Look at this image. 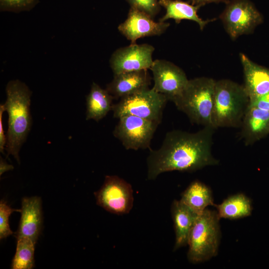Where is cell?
Segmentation results:
<instances>
[{
    "label": "cell",
    "instance_id": "cell-5",
    "mask_svg": "<svg viewBox=\"0 0 269 269\" xmlns=\"http://www.w3.org/2000/svg\"><path fill=\"white\" fill-rule=\"evenodd\" d=\"M220 218L217 212L206 209L199 215L190 231L187 258L193 264L215 257L220 238Z\"/></svg>",
    "mask_w": 269,
    "mask_h": 269
},
{
    "label": "cell",
    "instance_id": "cell-6",
    "mask_svg": "<svg viewBox=\"0 0 269 269\" xmlns=\"http://www.w3.org/2000/svg\"><path fill=\"white\" fill-rule=\"evenodd\" d=\"M168 101L164 95L148 88L120 99L113 105V116L119 119L133 115L159 124Z\"/></svg>",
    "mask_w": 269,
    "mask_h": 269
},
{
    "label": "cell",
    "instance_id": "cell-16",
    "mask_svg": "<svg viewBox=\"0 0 269 269\" xmlns=\"http://www.w3.org/2000/svg\"><path fill=\"white\" fill-rule=\"evenodd\" d=\"M171 213L175 233V251L188 245L190 231L199 215L180 200L173 202Z\"/></svg>",
    "mask_w": 269,
    "mask_h": 269
},
{
    "label": "cell",
    "instance_id": "cell-14",
    "mask_svg": "<svg viewBox=\"0 0 269 269\" xmlns=\"http://www.w3.org/2000/svg\"><path fill=\"white\" fill-rule=\"evenodd\" d=\"M20 212L21 218L16 237H27L36 242L42 222L40 198L37 196L23 198Z\"/></svg>",
    "mask_w": 269,
    "mask_h": 269
},
{
    "label": "cell",
    "instance_id": "cell-1",
    "mask_svg": "<svg viewBox=\"0 0 269 269\" xmlns=\"http://www.w3.org/2000/svg\"><path fill=\"white\" fill-rule=\"evenodd\" d=\"M215 129L206 126L195 133L167 132L160 147L150 150L147 158V179L154 180L165 172H192L218 164L212 153Z\"/></svg>",
    "mask_w": 269,
    "mask_h": 269
},
{
    "label": "cell",
    "instance_id": "cell-4",
    "mask_svg": "<svg viewBox=\"0 0 269 269\" xmlns=\"http://www.w3.org/2000/svg\"><path fill=\"white\" fill-rule=\"evenodd\" d=\"M215 82L213 79L205 77L189 80L181 96L173 102L192 123L203 127H213Z\"/></svg>",
    "mask_w": 269,
    "mask_h": 269
},
{
    "label": "cell",
    "instance_id": "cell-7",
    "mask_svg": "<svg viewBox=\"0 0 269 269\" xmlns=\"http://www.w3.org/2000/svg\"><path fill=\"white\" fill-rule=\"evenodd\" d=\"M220 18L233 39L252 33L263 22L262 15L249 0L229 1Z\"/></svg>",
    "mask_w": 269,
    "mask_h": 269
},
{
    "label": "cell",
    "instance_id": "cell-3",
    "mask_svg": "<svg viewBox=\"0 0 269 269\" xmlns=\"http://www.w3.org/2000/svg\"><path fill=\"white\" fill-rule=\"evenodd\" d=\"M250 99L244 85L229 79L216 81L212 113L213 127L241 126Z\"/></svg>",
    "mask_w": 269,
    "mask_h": 269
},
{
    "label": "cell",
    "instance_id": "cell-10",
    "mask_svg": "<svg viewBox=\"0 0 269 269\" xmlns=\"http://www.w3.org/2000/svg\"><path fill=\"white\" fill-rule=\"evenodd\" d=\"M150 70L154 83L152 88L172 102L181 96L189 81L182 69L166 60H153Z\"/></svg>",
    "mask_w": 269,
    "mask_h": 269
},
{
    "label": "cell",
    "instance_id": "cell-20",
    "mask_svg": "<svg viewBox=\"0 0 269 269\" xmlns=\"http://www.w3.org/2000/svg\"><path fill=\"white\" fill-rule=\"evenodd\" d=\"M180 201L200 215L210 205H215L209 187L195 180L191 182L181 195Z\"/></svg>",
    "mask_w": 269,
    "mask_h": 269
},
{
    "label": "cell",
    "instance_id": "cell-26",
    "mask_svg": "<svg viewBox=\"0 0 269 269\" xmlns=\"http://www.w3.org/2000/svg\"><path fill=\"white\" fill-rule=\"evenodd\" d=\"M249 106L269 111V92L258 98L250 100Z\"/></svg>",
    "mask_w": 269,
    "mask_h": 269
},
{
    "label": "cell",
    "instance_id": "cell-24",
    "mask_svg": "<svg viewBox=\"0 0 269 269\" xmlns=\"http://www.w3.org/2000/svg\"><path fill=\"white\" fill-rule=\"evenodd\" d=\"M20 212V210L11 208L5 202L0 203V239L6 238L13 234L9 225V217L13 212Z\"/></svg>",
    "mask_w": 269,
    "mask_h": 269
},
{
    "label": "cell",
    "instance_id": "cell-18",
    "mask_svg": "<svg viewBox=\"0 0 269 269\" xmlns=\"http://www.w3.org/2000/svg\"><path fill=\"white\" fill-rule=\"evenodd\" d=\"M241 127L245 144H251L269 131V111L249 106Z\"/></svg>",
    "mask_w": 269,
    "mask_h": 269
},
{
    "label": "cell",
    "instance_id": "cell-11",
    "mask_svg": "<svg viewBox=\"0 0 269 269\" xmlns=\"http://www.w3.org/2000/svg\"><path fill=\"white\" fill-rule=\"evenodd\" d=\"M154 47L149 44L130 45L115 50L110 59L114 75L123 72L150 69L153 60Z\"/></svg>",
    "mask_w": 269,
    "mask_h": 269
},
{
    "label": "cell",
    "instance_id": "cell-25",
    "mask_svg": "<svg viewBox=\"0 0 269 269\" xmlns=\"http://www.w3.org/2000/svg\"><path fill=\"white\" fill-rule=\"evenodd\" d=\"M130 7L135 8L154 18L160 11L159 0H126Z\"/></svg>",
    "mask_w": 269,
    "mask_h": 269
},
{
    "label": "cell",
    "instance_id": "cell-2",
    "mask_svg": "<svg viewBox=\"0 0 269 269\" xmlns=\"http://www.w3.org/2000/svg\"><path fill=\"white\" fill-rule=\"evenodd\" d=\"M6 99L3 104L8 116L5 149L19 163V152L30 131L32 119L30 106L32 92L28 86L16 79L6 86Z\"/></svg>",
    "mask_w": 269,
    "mask_h": 269
},
{
    "label": "cell",
    "instance_id": "cell-27",
    "mask_svg": "<svg viewBox=\"0 0 269 269\" xmlns=\"http://www.w3.org/2000/svg\"><path fill=\"white\" fill-rule=\"evenodd\" d=\"M5 111V108L4 104H0V151L1 152L3 153L4 149L5 148L6 143V137L4 133L3 122H2V116L3 113Z\"/></svg>",
    "mask_w": 269,
    "mask_h": 269
},
{
    "label": "cell",
    "instance_id": "cell-12",
    "mask_svg": "<svg viewBox=\"0 0 269 269\" xmlns=\"http://www.w3.org/2000/svg\"><path fill=\"white\" fill-rule=\"evenodd\" d=\"M169 25L165 21L156 22L144 12L130 7L127 19L118 25V29L131 43H135L141 38L161 35Z\"/></svg>",
    "mask_w": 269,
    "mask_h": 269
},
{
    "label": "cell",
    "instance_id": "cell-8",
    "mask_svg": "<svg viewBox=\"0 0 269 269\" xmlns=\"http://www.w3.org/2000/svg\"><path fill=\"white\" fill-rule=\"evenodd\" d=\"M113 135L127 149L138 150L149 147L159 124L133 115L119 119Z\"/></svg>",
    "mask_w": 269,
    "mask_h": 269
},
{
    "label": "cell",
    "instance_id": "cell-15",
    "mask_svg": "<svg viewBox=\"0 0 269 269\" xmlns=\"http://www.w3.org/2000/svg\"><path fill=\"white\" fill-rule=\"evenodd\" d=\"M244 75V88L250 100L269 92V68L257 64L244 53L240 54Z\"/></svg>",
    "mask_w": 269,
    "mask_h": 269
},
{
    "label": "cell",
    "instance_id": "cell-19",
    "mask_svg": "<svg viewBox=\"0 0 269 269\" xmlns=\"http://www.w3.org/2000/svg\"><path fill=\"white\" fill-rule=\"evenodd\" d=\"M114 97L106 90L93 82L86 97V119L96 122L103 119L112 111Z\"/></svg>",
    "mask_w": 269,
    "mask_h": 269
},
{
    "label": "cell",
    "instance_id": "cell-23",
    "mask_svg": "<svg viewBox=\"0 0 269 269\" xmlns=\"http://www.w3.org/2000/svg\"><path fill=\"white\" fill-rule=\"evenodd\" d=\"M39 0H0L1 11L18 13L32 9Z\"/></svg>",
    "mask_w": 269,
    "mask_h": 269
},
{
    "label": "cell",
    "instance_id": "cell-28",
    "mask_svg": "<svg viewBox=\"0 0 269 269\" xmlns=\"http://www.w3.org/2000/svg\"><path fill=\"white\" fill-rule=\"evenodd\" d=\"M229 1V0H189V2L193 5L203 6L206 3L210 2H223L227 3Z\"/></svg>",
    "mask_w": 269,
    "mask_h": 269
},
{
    "label": "cell",
    "instance_id": "cell-21",
    "mask_svg": "<svg viewBox=\"0 0 269 269\" xmlns=\"http://www.w3.org/2000/svg\"><path fill=\"white\" fill-rule=\"evenodd\" d=\"M220 218L235 220L250 216L252 211L250 199L242 193L228 197L219 205H215Z\"/></svg>",
    "mask_w": 269,
    "mask_h": 269
},
{
    "label": "cell",
    "instance_id": "cell-9",
    "mask_svg": "<svg viewBox=\"0 0 269 269\" xmlns=\"http://www.w3.org/2000/svg\"><path fill=\"white\" fill-rule=\"evenodd\" d=\"M94 194L97 204L113 214H127L133 206L131 184L116 175H107L103 185Z\"/></svg>",
    "mask_w": 269,
    "mask_h": 269
},
{
    "label": "cell",
    "instance_id": "cell-17",
    "mask_svg": "<svg viewBox=\"0 0 269 269\" xmlns=\"http://www.w3.org/2000/svg\"><path fill=\"white\" fill-rule=\"evenodd\" d=\"M160 5L165 9V13L160 17L159 21L164 22L169 19H174L176 23L182 20H189L196 22L203 30L206 25L215 18L203 20L197 14V11L202 6L193 5L182 0H159Z\"/></svg>",
    "mask_w": 269,
    "mask_h": 269
},
{
    "label": "cell",
    "instance_id": "cell-13",
    "mask_svg": "<svg viewBox=\"0 0 269 269\" xmlns=\"http://www.w3.org/2000/svg\"><path fill=\"white\" fill-rule=\"evenodd\" d=\"M150 82L147 70L126 72L114 75L106 89L114 99H121L149 88Z\"/></svg>",
    "mask_w": 269,
    "mask_h": 269
},
{
    "label": "cell",
    "instance_id": "cell-29",
    "mask_svg": "<svg viewBox=\"0 0 269 269\" xmlns=\"http://www.w3.org/2000/svg\"><path fill=\"white\" fill-rule=\"evenodd\" d=\"M0 174L1 175L3 172L9 170H11L13 168V167L11 165L8 164L2 159H0Z\"/></svg>",
    "mask_w": 269,
    "mask_h": 269
},
{
    "label": "cell",
    "instance_id": "cell-22",
    "mask_svg": "<svg viewBox=\"0 0 269 269\" xmlns=\"http://www.w3.org/2000/svg\"><path fill=\"white\" fill-rule=\"evenodd\" d=\"M15 255L11 269H31L34 265V250L36 242L27 237H18Z\"/></svg>",
    "mask_w": 269,
    "mask_h": 269
}]
</instances>
